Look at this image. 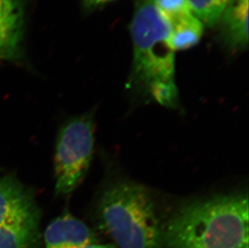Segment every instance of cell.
Instances as JSON below:
<instances>
[{
  "label": "cell",
  "mask_w": 249,
  "mask_h": 248,
  "mask_svg": "<svg viewBox=\"0 0 249 248\" xmlns=\"http://www.w3.org/2000/svg\"><path fill=\"white\" fill-rule=\"evenodd\" d=\"M132 66L128 87L166 107L178 104L175 50L156 0H136L131 23Z\"/></svg>",
  "instance_id": "cell-1"
},
{
  "label": "cell",
  "mask_w": 249,
  "mask_h": 248,
  "mask_svg": "<svg viewBox=\"0 0 249 248\" xmlns=\"http://www.w3.org/2000/svg\"><path fill=\"white\" fill-rule=\"evenodd\" d=\"M168 248H249V197L217 195L184 204L162 231Z\"/></svg>",
  "instance_id": "cell-2"
},
{
  "label": "cell",
  "mask_w": 249,
  "mask_h": 248,
  "mask_svg": "<svg viewBox=\"0 0 249 248\" xmlns=\"http://www.w3.org/2000/svg\"><path fill=\"white\" fill-rule=\"evenodd\" d=\"M98 212L119 248H160L162 230L155 203L142 185L128 181L113 184L102 194Z\"/></svg>",
  "instance_id": "cell-3"
},
{
  "label": "cell",
  "mask_w": 249,
  "mask_h": 248,
  "mask_svg": "<svg viewBox=\"0 0 249 248\" xmlns=\"http://www.w3.org/2000/svg\"><path fill=\"white\" fill-rule=\"evenodd\" d=\"M94 123L91 115L66 123L56 139L54 155L56 195H68L87 175L94 152Z\"/></svg>",
  "instance_id": "cell-4"
},
{
  "label": "cell",
  "mask_w": 249,
  "mask_h": 248,
  "mask_svg": "<svg viewBox=\"0 0 249 248\" xmlns=\"http://www.w3.org/2000/svg\"><path fill=\"white\" fill-rule=\"evenodd\" d=\"M156 4L169 26L174 50H185L201 40L204 25L195 16L188 0H156Z\"/></svg>",
  "instance_id": "cell-5"
},
{
  "label": "cell",
  "mask_w": 249,
  "mask_h": 248,
  "mask_svg": "<svg viewBox=\"0 0 249 248\" xmlns=\"http://www.w3.org/2000/svg\"><path fill=\"white\" fill-rule=\"evenodd\" d=\"M24 32V0H0V64L21 56Z\"/></svg>",
  "instance_id": "cell-6"
},
{
  "label": "cell",
  "mask_w": 249,
  "mask_h": 248,
  "mask_svg": "<svg viewBox=\"0 0 249 248\" xmlns=\"http://www.w3.org/2000/svg\"><path fill=\"white\" fill-rule=\"evenodd\" d=\"M219 37L231 53L246 50L249 45V0H229L219 22Z\"/></svg>",
  "instance_id": "cell-7"
},
{
  "label": "cell",
  "mask_w": 249,
  "mask_h": 248,
  "mask_svg": "<svg viewBox=\"0 0 249 248\" xmlns=\"http://www.w3.org/2000/svg\"><path fill=\"white\" fill-rule=\"evenodd\" d=\"M45 248H80L95 243V235L83 221L66 214L48 225L44 234Z\"/></svg>",
  "instance_id": "cell-8"
},
{
  "label": "cell",
  "mask_w": 249,
  "mask_h": 248,
  "mask_svg": "<svg viewBox=\"0 0 249 248\" xmlns=\"http://www.w3.org/2000/svg\"><path fill=\"white\" fill-rule=\"evenodd\" d=\"M36 212L33 198L16 178H0V227Z\"/></svg>",
  "instance_id": "cell-9"
},
{
  "label": "cell",
  "mask_w": 249,
  "mask_h": 248,
  "mask_svg": "<svg viewBox=\"0 0 249 248\" xmlns=\"http://www.w3.org/2000/svg\"><path fill=\"white\" fill-rule=\"evenodd\" d=\"M38 213L0 227V248H33L39 241Z\"/></svg>",
  "instance_id": "cell-10"
},
{
  "label": "cell",
  "mask_w": 249,
  "mask_h": 248,
  "mask_svg": "<svg viewBox=\"0 0 249 248\" xmlns=\"http://www.w3.org/2000/svg\"><path fill=\"white\" fill-rule=\"evenodd\" d=\"M195 16L202 24L213 28L218 24L229 0H188Z\"/></svg>",
  "instance_id": "cell-11"
},
{
  "label": "cell",
  "mask_w": 249,
  "mask_h": 248,
  "mask_svg": "<svg viewBox=\"0 0 249 248\" xmlns=\"http://www.w3.org/2000/svg\"><path fill=\"white\" fill-rule=\"evenodd\" d=\"M111 1L112 0H83V2L87 10H90L101 7L102 5L106 4Z\"/></svg>",
  "instance_id": "cell-12"
},
{
  "label": "cell",
  "mask_w": 249,
  "mask_h": 248,
  "mask_svg": "<svg viewBox=\"0 0 249 248\" xmlns=\"http://www.w3.org/2000/svg\"><path fill=\"white\" fill-rule=\"evenodd\" d=\"M80 248H116L115 245L112 244H91L86 245V246L82 247Z\"/></svg>",
  "instance_id": "cell-13"
}]
</instances>
